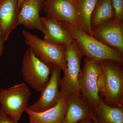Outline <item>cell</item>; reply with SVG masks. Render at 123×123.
Returning <instances> with one entry per match:
<instances>
[{
  "mask_svg": "<svg viewBox=\"0 0 123 123\" xmlns=\"http://www.w3.org/2000/svg\"><path fill=\"white\" fill-rule=\"evenodd\" d=\"M102 71L98 78V88L103 101L112 107L123 105V65L110 60L100 61Z\"/></svg>",
  "mask_w": 123,
  "mask_h": 123,
  "instance_id": "cell-1",
  "label": "cell"
},
{
  "mask_svg": "<svg viewBox=\"0 0 123 123\" xmlns=\"http://www.w3.org/2000/svg\"><path fill=\"white\" fill-rule=\"evenodd\" d=\"M61 23L71 34L86 57L98 61L112 60L123 65V54L106 46L93 36L87 34L80 27L68 23Z\"/></svg>",
  "mask_w": 123,
  "mask_h": 123,
  "instance_id": "cell-2",
  "label": "cell"
},
{
  "mask_svg": "<svg viewBox=\"0 0 123 123\" xmlns=\"http://www.w3.org/2000/svg\"><path fill=\"white\" fill-rule=\"evenodd\" d=\"M102 71L100 61L86 57L84 67L78 76L79 92L82 97L94 111L100 105L102 98L99 96L98 78Z\"/></svg>",
  "mask_w": 123,
  "mask_h": 123,
  "instance_id": "cell-3",
  "label": "cell"
},
{
  "mask_svg": "<svg viewBox=\"0 0 123 123\" xmlns=\"http://www.w3.org/2000/svg\"><path fill=\"white\" fill-rule=\"evenodd\" d=\"M84 54L75 40L65 46L66 68L60 82V96L66 98L72 94H80L78 76Z\"/></svg>",
  "mask_w": 123,
  "mask_h": 123,
  "instance_id": "cell-4",
  "label": "cell"
},
{
  "mask_svg": "<svg viewBox=\"0 0 123 123\" xmlns=\"http://www.w3.org/2000/svg\"><path fill=\"white\" fill-rule=\"evenodd\" d=\"M22 33L27 45L41 61L48 66L54 64L63 72L65 70V46L49 43L25 30L23 31Z\"/></svg>",
  "mask_w": 123,
  "mask_h": 123,
  "instance_id": "cell-5",
  "label": "cell"
},
{
  "mask_svg": "<svg viewBox=\"0 0 123 123\" xmlns=\"http://www.w3.org/2000/svg\"><path fill=\"white\" fill-rule=\"evenodd\" d=\"M31 93L25 83L22 82L0 90L1 108L6 114L18 121L28 108Z\"/></svg>",
  "mask_w": 123,
  "mask_h": 123,
  "instance_id": "cell-6",
  "label": "cell"
},
{
  "mask_svg": "<svg viewBox=\"0 0 123 123\" xmlns=\"http://www.w3.org/2000/svg\"><path fill=\"white\" fill-rule=\"evenodd\" d=\"M22 73L24 81L36 91L41 92L49 79L51 70L28 48L22 62Z\"/></svg>",
  "mask_w": 123,
  "mask_h": 123,
  "instance_id": "cell-7",
  "label": "cell"
},
{
  "mask_svg": "<svg viewBox=\"0 0 123 123\" xmlns=\"http://www.w3.org/2000/svg\"><path fill=\"white\" fill-rule=\"evenodd\" d=\"M51 75L44 88L41 91L39 99L36 103L28 107V108L34 112H43L54 107L60 98L59 90L62 69L54 64L49 65Z\"/></svg>",
  "mask_w": 123,
  "mask_h": 123,
  "instance_id": "cell-8",
  "label": "cell"
},
{
  "mask_svg": "<svg viewBox=\"0 0 123 123\" xmlns=\"http://www.w3.org/2000/svg\"><path fill=\"white\" fill-rule=\"evenodd\" d=\"M92 31L94 37L123 54V23H118L112 19Z\"/></svg>",
  "mask_w": 123,
  "mask_h": 123,
  "instance_id": "cell-9",
  "label": "cell"
},
{
  "mask_svg": "<svg viewBox=\"0 0 123 123\" xmlns=\"http://www.w3.org/2000/svg\"><path fill=\"white\" fill-rule=\"evenodd\" d=\"M43 10L59 21L80 27L74 0H45Z\"/></svg>",
  "mask_w": 123,
  "mask_h": 123,
  "instance_id": "cell-10",
  "label": "cell"
},
{
  "mask_svg": "<svg viewBox=\"0 0 123 123\" xmlns=\"http://www.w3.org/2000/svg\"><path fill=\"white\" fill-rule=\"evenodd\" d=\"M45 0H25L18 14L17 26L22 25L29 29L37 30L43 33L44 28L40 12Z\"/></svg>",
  "mask_w": 123,
  "mask_h": 123,
  "instance_id": "cell-11",
  "label": "cell"
},
{
  "mask_svg": "<svg viewBox=\"0 0 123 123\" xmlns=\"http://www.w3.org/2000/svg\"><path fill=\"white\" fill-rule=\"evenodd\" d=\"M93 112L80 94H70L66 98V111L62 123H78L91 119Z\"/></svg>",
  "mask_w": 123,
  "mask_h": 123,
  "instance_id": "cell-12",
  "label": "cell"
},
{
  "mask_svg": "<svg viewBox=\"0 0 123 123\" xmlns=\"http://www.w3.org/2000/svg\"><path fill=\"white\" fill-rule=\"evenodd\" d=\"M44 28L43 40L57 45L70 44L74 41L71 34L60 22L46 15L41 17Z\"/></svg>",
  "mask_w": 123,
  "mask_h": 123,
  "instance_id": "cell-13",
  "label": "cell"
},
{
  "mask_svg": "<svg viewBox=\"0 0 123 123\" xmlns=\"http://www.w3.org/2000/svg\"><path fill=\"white\" fill-rule=\"evenodd\" d=\"M17 0H1L0 2V34L4 42L18 26Z\"/></svg>",
  "mask_w": 123,
  "mask_h": 123,
  "instance_id": "cell-14",
  "label": "cell"
},
{
  "mask_svg": "<svg viewBox=\"0 0 123 123\" xmlns=\"http://www.w3.org/2000/svg\"><path fill=\"white\" fill-rule=\"evenodd\" d=\"M66 110V98L60 97L54 107L43 112H36L28 108L25 112L30 123H62Z\"/></svg>",
  "mask_w": 123,
  "mask_h": 123,
  "instance_id": "cell-15",
  "label": "cell"
},
{
  "mask_svg": "<svg viewBox=\"0 0 123 123\" xmlns=\"http://www.w3.org/2000/svg\"><path fill=\"white\" fill-rule=\"evenodd\" d=\"M98 0H74L80 28L92 36L91 18Z\"/></svg>",
  "mask_w": 123,
  "mask_h": 123,
  "instance_id": "cell-16",
  "label": "cell"
},
{
  "mask_svg": "<svg viewBox=\"0 0 123 123\" xmlns=\"http://www.w3.org/2000/svg\"><path fill=\"white\" fill-rule=\"evenodd\" d=\"M91 119H94L98 123H123V105L110 106L103 102L102 98Z\"/></svg>",
  "mask_w": 123,
  "mask_h": 123,
  "instance_id": "cell-17",
  "label": "cell"
},
{
  "mask_svg": "<svg viewBox=\"0 0 123 123\" xmlns=\"http://www.w3.org/2000/svg\"><path fill=\"white\" fill-rule=\"evenodd\" d=\"M114 17L112 0H98L91 16L92 30L114 19Z\"/></svg>",
  "mask_w": 123,
  "mask_h": 123,
  "instance_id": "cell-18",
  "label": "cell"
},
{
  "mask_svg": "<svg viewBox=\"0 0 123 123\" xmlns=\"http://www.w3.org/2000/svg\"><path fill=\"white\" fill-rule=\"evenodd\" d=\"M114 11L115 17L113 20L118 23H123V0H112Z\"/></svg>",
  "mask_w": 123,
  "mask_h": 123,
  "instance_id": "cell-19",
  "label": "cell"
},
{
  "mask_svg": "<svg viewBox=\"0 0 123 123\" xmlns=\"http://www.w3.org/2000/svg\"><path fill=\"white\" fill-rule=\"evenodd\" d=\"M0 123H18L0 108Z\"/></svg>",
  "mask_w": 123,
  "mask_h": 123,
  "instance_id": "cell-20",
  "label": "cell"
},
{
  "mask_svg": "<svg viewBox=\"0 0 123 123\" xmlns=\"http://www.w3.org/2000/svg\"><path fill=\"white\" fill-rule=\"evenodd\" d=\"M5 42L0 34V56L2 55L4 52V46Z\"/></svg>",
  "mask_w": 123,
  "mask_h": 123,
  "instance_id": "cell-21",
  "label": "cell"
},
{
  "mask_svg": "<svg viewBox=\"0 0 123 123\" xmlns=\"http://www.w3.org/2000/svg\"><path fill=\"white\" fill-rule=\"evenodd\" d=\"M25 0H17V12L18 13L21 5Z\"/></svg>",
  "mask_w": 123,
  "mask_h": 123,
  "instance_id": "cell-22",
  "label": "cell"
},
{
  "mask_svg": "<svg viewBox=\"0 0 123 123\" xmlns=\"http://www.w3.org/2000/svg\"><path fill=\"white\" fill-rule=\"evenodd\" d=\"M78 123H93V122L91 119H86L82 120Z\"/></svg>",
  "mask_w": 123,
  "mask_h": 123,
  "instance_id": "cell-23",
  "label": "cell"
},
{
  "mask_svg": "<svg viewBox=\"0 0 123 123\" xmlns=\"http://www.w3.org/2000/svg\"><path fill=\"white\" fill-rule=\"evenodd\" d=\"M92 121H93V123H97V121H95V120L94 119H92Z\"/></svg>",
  "mask_w": 123,
  "mask_h": 123,
  "instance_id": "cell-24",
  "label": "cell"
},
{
  "mask_svg": "<svg viewBox=\"0 0 123 123\" xmlns=\"http://www.w3.org/2000/svg\"><path fill=\"white\" fill-rule=\"evenodd\" d=\"M1 0H0V2L1 1Z\"/></svg>",
  "mask_w": 123,
  "mask_h": 123,
  "instance_id": "cell-25",
  "label": "cell"
}]
</instances>
